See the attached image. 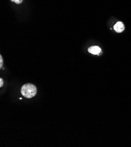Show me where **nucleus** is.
Listing matches in <instances>:
<instances>
[{"label": "nucleus", "instance_id": "nucleus-2", "mask_svg": "<svg viewBox=\"0 0 131 147\" xmlns=\"http://www.w3.org/2000/svg\"><path fill=\"white\" fill-rule=\"evenodd\" d=\"M113 28H114L115 31L116 32L121 33V32H122V31H124L125 26H124V24H123V22H118L117 23H116L114 25Z\"/></svg>", "mask_w": 131, "mask_h": 147}, {"label": "nucleus", "instance_id": "nucleus-1", "mask_svg": "<svg viewBox=\"0 0 131 147\" xmlns=\"http://www.w3.org/2000/svg\"><path fill=\"white\" fill-rule=\"evenodd\" d=\"M37 87L35 86L31 83H28L23 85L21 90L22 96L28 98L34 97L37 94Z\"/></svg>", "mask_w": 131, "mask_h": 147}, {"label": "nucleus", "instance_id": "nucleus-3", "mask_svg": "<svg viewBox=\"0 0 131 147\" xmlns=\"http://www.w3.org/2000/svg\"><path fill=\"white\" fill-rule=\"evenodd\" d=\"M100 51H101L100 48L96 46L91 47L90 48H88V52L90 53H92L93 55H99Z\"/></svg>", "mask_w": 131, "mask_h": 147}, {"label": "nucleus", "instance_id": "nucleus-5", "mask_svg": "<svg viewBox=\"0 0 131 147\" xmlns=\"http://www.w3.org/2000/svg\"><path fill=\"white\" fill-rule=\"evenodd\" d=\"M0 63H1V64H0V68H1L2 66H3V57H2V56H1V55L0 56Z\"/></svg>", "mask_w": 131, "mask_h": 147}, {"label": "nucleus", "instance_id": "nucleus-4", "mask_svg": "<svg viewBox=\"0 0 131 147\" xmlns=\"http://www.w3.org/2000/svg\"><path fill=\"white\" fill-rule=\"evenodd\" d=\"M11 1L12 2H15L16 4H21L23 0H11Z\"/></svg>", "mask_w": 131, "mask_h": 147}, {"label": "nucleus", "instance_id": "nucleus-6", "mask_svg": "<svg viewBox=\"0 0 131 147\" xmlns=\"http://www.w3.org/2000/svg\"><path fill=\"white\" fill-rule=\"evenodd\" d=\"M3 86V80L2 79H0V87H2Z\"/></svg>", "mask_w": 131, "mask_h": 147}]
</instances>
